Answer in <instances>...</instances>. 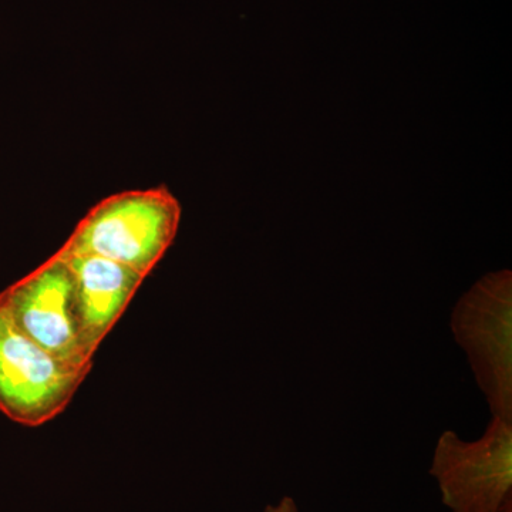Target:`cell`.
Masks as SVG:
<instances>
[{"label":"cell","mask_w":512,"mask_h":512,"mask_svg":"<svg viewBox=\"0 0 512 512\" xmlns=\"http://www.w3.org/2000/svg\"><path fill=\"white\" fill-rule=\"evenodd\" d=\"M181 214L180 201L165 185L110 195L87 212L56 254L100 256L146 278L173 245Z\"/></svg>","instance_id":"1"},{"label":"cell","mask_w":512,"mask_h":512,"mask_svg":"<svg viewBox=\"0 0 512 512\" xmlns=\"http://www.w3.org/2000/svg\"><path fill=\"white\" fill-rule=\"evenodd\" d=\"M458 346L493 416L512 421V274L483 276L464 293L450 319Z\"/></svg>","instance_id":"2"},{"label":"cell","mask_w":512,"mask_h":512,"mask_svg":"<svg viewBox=\"0 0 512 512\" xmlns=\"http://www.w3.org/2000/svg\"><path fill=\"white\" fill-rule=\"evenodd\" d=\"M430 476L451 512H512V421L493 416L473 443L444 431Z\"/></svg>","instance_id":"3"},{"label":"cell","mask_w":512,"mask_h":512,"mask_svg":"<svg viewBox=\"0 0 512 512\" xmlns=\"http://www.w3.org/2000/svg\"><path fill=\"white\" fill-rule=\"evenodd\" d=\"M87 375L25 335L0 296V412L25 427L42 426L66 410Z\"/></svg>","instance_id":"4"},{"label":"cell","mask_w":512,"mask_h":512,"mask_svg":"<svg viewBox=\"0 0 512 512\" xmlns=\"http://www.w3.org/2000/svg\"><path fill=\"white\" fill-rule=\"evenodd\" d=\"M25 335L64 365L89 373L93 357L84 348L69 266L53 255L36 271L0 293Z\"/></svg>","instance_id":"5"},{"label":"cell","mask_w":512,"mask_h":512,"mask_svg":"<svg viewBox=\"0 0 512 512\" xmlns=\"http://www.w3.org/2000/svg\"><path fill=\"white\" fill-rule=\"evenodd\" d=\"M55 255L66 262L73 276L80 336L87 353L94 357L143 284L144 276L100 256Z\"/></svg>","instance_id":"6"},{"label":"cell","mask_w":512,"mask_h":512,"mask_svg":"<svg viewBox=\"0 0 512 512\" xmlns=\"http://www.w3.org/2000/svg\"><path fill=\"white\" fill-rule=\"evenodd\" d=\"M265 512H299L292 497H284L278 504L268 505Z\"/></svg>","instance_id":"7"}]
</instances>
